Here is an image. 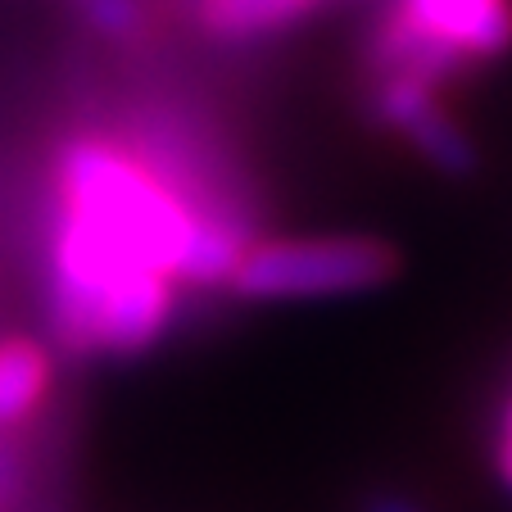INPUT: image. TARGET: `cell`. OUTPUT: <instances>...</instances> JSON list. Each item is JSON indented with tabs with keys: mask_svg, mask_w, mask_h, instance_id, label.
<instances>
[{
	"mask_svg": "<svg viewBox=\"0 0 512 512\" xmlns=\"http://www.w3.org/2000/svg\"><path fill=\"white\" fill-rule=\"evenodd\" d=\"M399 259L377 236H295L250 241L227 290L254 304L277 300H336L363 295L395 277Z\"/></svg>",
	"mask_w": 512,
	"mask_h": 512,
	"instance_id": "6da1fadb",
	"label": "cell"
},
{
	"mask_svg": "<svg viewBox=\"0 0 512 512\" xmlns=\"http://www.w3.org/2000/svg\"><path fill=\"white\" fill-rule=\"evenodd\" d=\"M368 105H372V118L381 127H390L395 136H404L435 173L467 177L476 168V145L449 118V109L440 105L435 87L413 82V78H372Z\"/></svg>",
	"mask_w": 512,
	"mask_h": 512,
	"instance_id": "7a4b0ae2",
	"label": "cell"
},
{
	"mask_svg": "<svg viewBox=\"0 0 512 512\" xmlns=\"http://www.w3.org/2000/svg\"><path fill=\"white\" fill-rule=\"evenodd\" d=\"M395 14L467 64L512 50V0H395Z\"/></svg>",
	"mask_w": 512,
	"mask_h": 512,
	"instance_id": "3957f363",
	"label": "cell"
},
{
	"mask_svg": "<svg viewBox=\"0 0 512 512\" xmlns=\"http://www.w3.org/2000/svg\"><path fill=\"white\" fill-rule=\"evenodd\" d=\"M322 0H195V23L218 41H254L309 19Z\"/></svg>",
	"mask_w": 512,
	"mask_h": 512,
	"instance_id": "277c9868",
	"label": "cell"
},
{
	"mask_svg": "<svg viewBox=\"0 0 512 512\" xmlns=\"http://www.w3.org/2000/svg\"><path fill=\"white\" fill-rule=\"evenodd\" d=\"M50 390V354L28 336L0 340V426H19Z\"/></svg>",
	"mask_w": 512,
	"mask_h": 512,
	"instance_id": "5b68a950",
	"label": "cell"
},
{
	"mask_svg": "<svg viewBox=\"0 0 512 512\" xmlns=\"http://www.w3.org/2000/svg\"><path fill=\"white\" fill-rule=\"evenodd\" d=\"M78 14L109 41H132L145 32L141 0H78Z\"/></svg>",
	"mask_w": 512,
	"mask_h": 512,
	"instance_id": "8992f818",
	"label": "cell"
},
{
	"mask_svg": "<svg viewBox=\"0 0 512 512\" xmlns=\"http://www.w3.org/2000/svg\"><path fill=\"white\" fill-rule=\"evenodd\" d=\"M368 512H422L413 499H399V494H381V499L368 503Z\"/></svg>",
	"mask_w": 512,
	"mask_h": 512,
	"instance_id": "52a82bcc",
	"label": "cell"
},
{
	"mask_svg": "<svg viewBox=\"0 0 512 512\" xmlns=\"http://www.w3.org/2000/svg\"><path fill=\"white\" fill-rule=\"evenodd\" d=\"M499 476L512 485V440H503L499 445Z\"/></svg>",
	"mask_w": 512,
	"mask_h": 512,
	"instance_id": "ba28073f",
	"label": "cell"
}]
</instances>
